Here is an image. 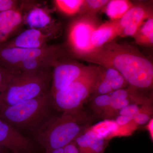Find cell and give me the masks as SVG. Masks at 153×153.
<instances>
[{"instance_id":"28","label":"cell","mask_w":153,"mask_h":153,"mask_svg":"<svg viewBox=\"0 0 153 153\" xmlns=\"http://www.w3.org/2000/svg\"><path fill=\"white\" fill-rule=\"evenodd\" d=\"M133 117L125 115H118L116 117L115 122L119 126L128 125L133 121Z\"/></svg>"},{"instance_id":"23","label":"cell","mask_w":153,"mask_h":153,"mask_svg":"<svg viewBox=\"0 0 153 153\" xmlns=\"http://www.w3.org/2000/svg\"><path fill=\"white\" fill-rule=\"evenodd\" d=\"M109 1L107 0H87L84 1L82 11L86 12L85 15L94 16V13L104 8Z\"/></svg>"},{"instance_id":"27","label":"cell","mask_w":153,"mask_h":153,"mask_svg":"<svg viewBox=\"0 0 153 153\" xmlns=\"http://www.w3.org/2000/svg\"><path fill=\"white\" fill-rule=\"evenodd\" d=\"M10 71L0 66V94L7 80Z\"/></svg>"},{"instance_id":"16","label":"cell","mask_w":153,"mask_h":153,"mask_svg":"<svg viewBox=\"0 0 153 153\" xmlns=\"http://www.w3.org/2000/svg\"><path fill=\"white\" fill-rule=\"evenodd\" d=\"M102 68L100 77L91 97V99L97 95L111 94L113 92L112 85L114 80L120 74L114 68Z\"/></svg>"},{"instance_id":"15","label":"cell","mask_w":153,"mask_h":153,"mask_svg":"<svg viewBox=\"0 0 153 153\" xmlns=\"http://www.w3.org/2000/svg\"><path fill=\"white\" fill-rule=\"evenodd\" d=\"M152 17V11L143 6H134L120 20L117 21L118 24L122 33L123 28L127 25L132 24L142 25L146 20Z\"/></svg>"},{"instance_id":"12","label":"cell","mask_w":153,"mask_h":153,"mask_svg":"<svg viewBox=\"0 0 153 153\" xmlns=\"http://www.w3.org/2000/svg\"><path fill=\"white\" fill-rule=\"evenodd\" d=\"M24 22L22 9H17L0 13V46L8 39Z\"/></svg>"},{"instance_id":"21","label":"cell","mask_w":153,"mask_h":153,"mask_svg":"<svg viewBox=\"0 0 153 153\" xmlns=\"http://www.w3.org/2000/svg\"><path fill=\"white\" fill-rule=\"evenodd\" d=\"M110 97L109 94H103L91 98L90 108L94 114L101 117L109 105Z\"/></svg>"},{"instance_id":"24","label":"cell","mask_w":153,"mask_h":153,"mask_svg":"<svg viewBox=\"0 0 153 153\" xmlns=\"http://www.w3.org/2000/svg\"><path fill=\"white\" fill-rule=\"evenodd\" d=\"M109 140L97 136L91 144L86 153H104Z\"/></svg>"},{"instance_id":"25","label":"cell","mask_w":153,"mask_h":153,"mask_svg":"<svg viewBox=\"0 0 153 153\" xmlns=\"http://www.w3.org/2000/svg\"><path fill=\"white\" fill-rule=\"evenodd\" d=\"M141 106L136 104L129 105L120 110L117 116L118 115H125L134 117L139 112Z\"/></svg>"},{"instance_id":"20","label":"cell","mask_w":153,"mask_h":153,"mask_svg":"<svg viewBox=\"0 0 153 153\" xmlns=\"http://www.w3.org/2000/svg\"><path fill=\"white\" fill-rule=\"evenodd\" d=\"M54 1L58 10L69 16L82 12L84 3L82 0H55Z\"/></svg>"},{"instance_id":"30","label":"cell","mask_w":153,"mask_h":153,"mask_svg":"<svg viewBox=\"0 0 153 153\" xmlns=\"http://www.w3.org/2000/svg\"><path fill=\"white\" fill-rule=\"evenodd\" d=\"M147 124L146 126V128L148 131V132L150 135L151 139L152 140V141H153V117L149 121L148 123Z\"/></svg>"},{"instance_id":"18","label":"cell","mask_w":153,"mask_h":153,"mask_svg":"<svg viewBox=\"0 0 153 153\" xmlns=\"http://www.w3.org/2000/svg\"><path fill=\"white\" fill-rule=\"evenodd\" d=\"M137 44L152 47L153 44V18L146 20L134 36Z\"/></svg>"},{"instance_id":"6","label":"cell","mask_w":153,"mask_h":153,"mask_svg":"<svg viewBox=\"0 0 153 153\" xmlns=\"http://www.w3.org/2000/svg\"><path fill=\"white\" fill-rule=\"evenodd\" d=\"M99 26L94 16L84 15L74 19L68 27L67 45L73 56L80 58L94 52L92 33Z\"/></svg>"},{"instance_id":"8","label":"cell","mask_w":153,"mask_h":153,"mask_svg":"<svg viewBox=\"0 0 153 153\" xmlns=\"http://www.w3.org/2000/svg\"><path fill=\"white\" fill-rule=\"evenodd\" d=\"M109 105L100 117L109 119L115 117L120 110L131 104H152V98L130 87L114 91L110 94Z\"/></svg>"},{"instance_id":"29","label":"cell","mask_w":153,"mask_h":153,"mask_svg":"<svg viewBox=\"0 0 153 153\" xmlns=\"http://www.w3.org/2000/svg\"><path fill=\"white\" fill-rule=\"evenodd\" d=\"M64 153H80L78 146L74 141L71 142L63 147Z\"/></svg>"},{"instance_id":"7","label":"cell","mask_w":153,"mask_h":153,"mask_svg":"<svg viewBox=\"0 0 153 153\" xmlns=\"http://www.w3.org/2000/svg\"><path fill=\"white\" fill-rule=\"evenodd\" d=\"M66 52L60 46L48 45L38 49L7 47L0 46V66L11 71L17 65L36 58L52 56H64Z\"/></svg>"},{"instance_id":"1","label":"cell","mask_w":153,"mask_h":153,"mask_svg":"<svg viewBox=\"0 0 153 153\" xmlns=\"http://www.w3.org/2000/svg\"><path fill=\"white\" fill-rule=\"evenodd\" d=\"M80 59L103 68L115 69L124 77L129 87L136 90L152 88V63L129 45L111 42Z\"/></svg>"},{"instance_id":"32","label":"cell","mask_w":153,"mask_h":153,"mask_svg":"<svg viewBox=\"0 0 153 153\" xmlns=\"http://www.w3.org/2000/svg\"><path fill=\"white\" fill-rule=\"evenodd\" d=\"M5 148L2 147L0 146V153H6L5 150Z\"/></svg>"},{"instance_id":"11","label":"cell","mask_w":153,"mask_h":153,"mask_svg":"<svg viewBox=\"0 0 153 153\" xmlns=\"http://www.w3.org/2000/svg\"><path fill=\"white\" fill-rule=\"evenodd\" d=\"M53 34V32L30 28L1 45L7 47L25 49L43 48L48 46L47 42L52 39Z\"/></svg>"},{"instance_id":"4","label":"cell","mask_w":153,"mask_h":153,"mask_svg":"<svg viewBox=\"0 0 153 153\" xmlns=\"http://www.w3.org/2000/svg\"><path fill=\"white\" fill-rule=\"evenodd\" d=\"M50 92L10 106L0 108V118L18 131L32 134L53 115Z\"/></svg>"},{"instance_id":"17","label":"cell","mask_w":153,"mask_h":153,"mask_svg":"<svg viewBox=\"0 0 153 153\" xmlns=\"http://www.w3.org/2000/svg\"><path fill=\"white\" fill-rule=\"evenodd\" d=\"M131 2L126 0L109 1L104 8L105 12L111 21L120 20L133 7Z\"/></svg>"},{"instance_id":"22","label":"cell","mask_w":153,"mask_h":153,"mask_svg":"<svg viewBox=\"0 0 153 153\" xmlns=\"http://www.w3.org/2000/svg\"><path fill=\"white\" fill-rule=\"evenodd\" d=\"M153 112L152 104L142 105L139 112L134 117V122L138 126L147 123L152 118Z\"/></svg>"},{"instance_id":"31","label":"cell","mask_w":153,"mask_h":153,"mask_svg":"<svg viewBox=\"0 0 153 153\" xmlns=\"http://www.w3.org/2000/svg\"><path fill=\"white\" fill-rule=\"evenodd\" d=\"M46 153H64V150H63V148H58V149L52 150L50 152Z\"/></svg>"},{"instance_id":"5","label":"cell","mask_w":153,"mask_h":153,"mask_svg":"<svg viewBox=\"0 0 153 153\" xmlns=\"http://www.w3.org/2000/svg\"><path fill=\"white\" fill-rule=\"evenodd\" d=\"M102 68L100 66H89L86 72L78 79L50 95L54 109L62 113L82 109L94 91Z\"/></svg>"},{"instance_id":"26","label":"cell","mask_w":153,"mask_h":153,"mask_svg":"<svg viewBox=\"0 0 153 153\" xmlns=\"http://www.w3.org/2000/svg\"><path fill=\"white\" fill-rule=\"evenodd\" d=\"M19 2L13 0H0V13L19 9Z\"/></svg>"},{"instance_id":"10","label":"cell","mask_w":153,"mask_h":153,"mask_svg":"<svg viewBox=\"0 0 153 153\" xmlns=\"http://www.w3.org/2000/svg\"><path fill=\"white\" fill-rule=\"evenodd\" d=\"M0 146L13 153H35V141L24 136L13 127L0 118Z\"/></svg>"},{"instance_id":"9","label":"cell","mask_w":153,"mask_h":153,"mask_svg":"<svg viewBox=\"0 0 153 153\" xmlns=\"http://www.w3.org/2000/svg\"><path fill=\"white\" fill-rule=\"evenodd\" d=\"M89 66L70 61H58L53 66L50 95L63 89L82 76Z\"/></svg>"},{"instance_id":"3","label":"cell","mask_w":153,"mask_h":153,"mask_svg":"<svg viewBox=\"0 0 153 153\" xmlns=\"http://www.w3.org/2000/svg\"><path fill=\"white\" fill-rule=\"evenodd\" d=\"M50 69L11 71L0 94V108L13 105L50 92Z\"/></svg>"},{"instance_id":"14","label":"cell","mask_w":153,"mask_h":153,"mask_svg":"<svg viewBox=\"0 0 153 153\" xmlns=\"http://www.w3.org/2000/svg\"><path fill=\"white\" fill-rule=\"evenodd\" d=\"M117 21L107 22L98 26L92 33L91 43L96 49H100L121 35ZM94 50V51H95Z\"/></svg>"},{"instance_id":"13","label":"cell","mask_w":153,"mask_h":153,"mask_svg":"<svg viewBox=\"0 0 153 153\" xmlns=\"http://www.w3.org/2000/svg\"><path fill=\"white\" fill-rule=\"evenodd\" d=\"M24 17V22L30 28L54 32L53 20L50 13L44 8L35 6Z\"/></svg>"},{"instance_id":"19","label":"cell","mask_w":153,"mask_h":153,"mask_svg":"<svg viewBox=\"0 0 153 153\" xmlns=\"http://www.w3.org/2000/svg\"><path fill=\"white\" fill-rule=\"evenodd\" d=\"M89 128L100 137L109 140L111 138L118 136L119 126L114 120L106 119L94 126H91Z\"/></svg>"},{"instance_id":"2","label":"cell","mask_w":153,"mask_h":153,"mask_svg":"<svg viewBox=\"0 0 153 153\" xmlns=\"http://www.w3.org/2000/svg\"><path fill=\"white\" fill-rule=\"evenodd\" d=\"M92 119L80 110L53 115L41 124L32 133L35 141L43 146L46 153L63 148L74 141L80 134L91 126Z\"/></svg>"}]
</instances>
